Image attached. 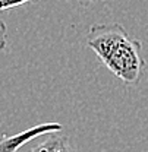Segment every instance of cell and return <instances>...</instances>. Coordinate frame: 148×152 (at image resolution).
<instances>
[{
	"label": "cell",
	"mask_w": 148,
	"mask_h": 152,
	"mask_svg": "<svg viewBox=\"0 0 148 152\" xmlns=\"http://www.w3.org/2000/svg\"><path fill=\"white\" fill-rule=\"evenodd\" d=\"M85 42L122 82L126 85L139 82L145 69L142 42L130 38L120 23H94L88 29Z\"/></svg>",
	"instance_id": "obj_1"
},
{
	"label": "cell",
	"mask_w": 148,
	"mask_h": 152,
	"mask_svg": "<svg viewBox=\"0 0 148 152\" xmlns=\"http://www.w3.org/2000/svg\"><path fill=\"white\" fill-rule=\"evenodd\" d=\"M62 129L63 127L59 123H46V124L31 127L25 132H21L13 136H1L0 137V152H16L21 146L28 143L31 139L41 136V134H47V133L60 132Z\"/></svg>",
	"instance_id": "obj_2"
},
{
	"label": "cell",
	"mask_w": 148,
	"mask_h": 152,
	"mask_svg": "<svg viewBox=\"0 0 148 152\" xmlns=\"http://www.w3.org/2000/svg\"><path fill=\"white\" fill-rule=\"evenodd\" d=\"M29 152H78L72 145L71 139L66 134L57 132V134H52L46 140L37 143Z\"/></svg>",
	"instance_id": "obj_3"
},
{
	"label": "cell",
	"mask_w": 148,
	"mask_h": 152,
	"mask_svg": "<svg viewBox=\"0 0 148 152\" xmlns=\"http://www.w3.org/2000/svg\"><path fill=\"white\" fill-rule=\"evenodd\" d=\"M38 0H0V13L19 7V6H24V4H34Z\"/></svg>",
	"instance_id": "obj_4"
},
{
	"label": "cell",
	"mask_w": 148,
	"mask_h": 152,
	"mask_svg": "<svg viewBox=\"0 0 148 152\" xmlns=\"http://www.w3.org/2000/svg\"><path fill=\"white\" fill-rule=\"evenodd\" d=\"M6 44H7V26L4 20L0 19V51L6 48Z\"/></svg>",
	"instance_id": "obj_5"
},
{
	"label": "cell",
	"mask_w": 148,
	"mask_h": 152,
	"mask_svg": "<svg viewBox=\"0 0 148 152\" xmlns=\"http://www.w3.org/2000/svg\"><path fill=\"white\" fill-rule=\"evenodd\" d=\"M79 6H82V7H88V6H91L94 3H98V1H104V0H75Z\"/></svg>",
	"instance_id": "obj_6"
},
{
	"label": "cell",
	"mask_w": 148,
	"mask_h": 152,
	"mask_svg": "<svg viewBox=\"0 0 148 152\" xmlns=\"http://www.w3.org/2000/svg\"><path fill=\"white\" fill-rule=\"evenodd\" d=\"M145 152H148V151H145Z\"/></svg>",
	"instance_id": "obj_7"
}]
</instances>
